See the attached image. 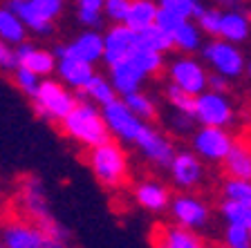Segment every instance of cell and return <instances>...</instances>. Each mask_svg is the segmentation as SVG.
I'll return each mask as SVG.
<instances>
[{
  "label": "cell",
  "instance_id": "d590c367",
  "mask_svg": "<svg viewBox=\"0 0 251 248\" xmlns=\"http://www.w3.org/2000/svg\"><path fill=\"white\" fill-rule=\"evenodd\" d=\"M195 21H198L200 29L204 31V36L215 38V36H220V25H222V9H220V7H204Z\"/></svg>",
  "mask_w": 251,
  "mask_h": 248
},
{
  "label": "cell",
  "instance_id": "f1b7e54d",
  "mask_svg": "<svg viewBox=\"0 0 251 248\" xmlns=\"http://www.w3.org/2000/svg\"><path fill=\"white\" fill-rule=\"evenodd\" d=\"M222 199L231 202H240L251 206V179H240V177H225L222 186H220Z\"/></svg>",
  "mask_w": 251,
  "mask_h": 248
},
{
  "label": "cell",
  "instance_id": "e0dca14e",
  "mask_svg": "<svg viewBox=\"0 0 251 248\" xmlns=\"http://www.w3.org/2000/svg\"><path fill=\"white\" fill-rule=\"evenodd\" d=\"M16 54H18V63L23 68L36 72L38 76L47 78L56 74V65H58V56L54 54V49H45V47H38L34 43H21L16 47Z\"/></svg>",
  "mask_w": 251,
  "mask_h": 248
},
{
  "label": "cell",
  "instance_id": "7402d4cb",
  "mask_svg": "<svg viewBox=\"0 0 251 248\" xmlns=\"http://www.w3.org/2000/svg\"><path fill=\"white\" fill-rule=\"evenodd\" d=\"M7 7H11L16 14L21 16L23 23L27 25V29L34 31L36 36H52L54 23L38 14L36 7L31 5V0H7Z\"/></svg>",
  "mask_w": 251,
  "mask_h": 248
},
{
  "label": "cell",
  "instance_id": "6da1fadb",
  "mask_svg": "<svg viewBox=\"0 0 251 248\" xmlns=\"http://www.w3.org/2000/svg\"><path fill=\"white\" fill-rule=\"evenodd\" d=\"M63 135L72 139L74 143L83 145V148H97V145L110 141V130L103 119L101 105L92 103L88 98H78L76 108L61 121Z\"/></svg>",
  "mask_w": 251,
  "mask_h": 248
},
{
  "label": "cell",
  "instance_id": "ba28073f",
  "mask_svg": "<svg viewBox=\"0 0 251 248\" xmlns=\"http://www.w3.org/2000/svg\"><path fill=\"white\" fill-rule=\"evenodd\" d=\"M209 76L211 74L206 69V63L198 61L193 54H182L168 63V81L195 96L209 90Z\"/></svg>",
  "mask_w": 251,
  "mask_h": 248
},
{
  "label": "cell",
  "instance_id": "7c38bea8",
  "mask_svg": "<svg viewBox=\"0 0 251 248\" xmlns=\"http://www.w3.org/2000/svg\"><path fill=\"white\" fill-rule=\"evenodd\" d=\"M204 163L206 161L195 150H177L171 165L166 168L173 186L177 190H195V188H200L204 183V177H206Z\"/></svg>",
  "mask_w": 251,
  "mask_h": 248
},
{
  "label": "cell",
  "instance_id": "d4e9b609",
  "mask_svg": "<svg viewBox=\"0 0 251 248\" xmlns=\"http://www.w3.org/2000/svg\"><path fill=\"white\" fill-rule=\"evenodd\" d=\"M27 25L23 23V18L16 14L11 7H0V38L7 43H11L14 47H18L21 43L27 41Z\"/></svg>",
  "mask_w": 251,
  "mask_h": 248
},
{
  "label": "cell",
  "instance_id": "cb8c5ba5",
  "mask_svg": "<svg viewBox=\"0 0 251 248\" xmlns=\"http://www.w3.org/2000/svg\"><path fill=\"white\" fill-rule=\"evenodd\" d=\"M173 43L175 49H179L182 54H195L202 52L204 47V31L200 29L198 21L193 23V18H186L177 29L173 31Z\"/></svg>",
  "mask_w": 251,
  "mask_h": 248
},
{
  "label": "cell",
  "instance_id": "484cf974",
  "mask_svg": "<svg viewBox=\"0 0 251 248\" xmlns=\"http://www.w3.org/2000/svg\"><path fill=\"white\" fill-rule=\"evenodd\" d=\"M157 11H159V2L157 0H132L128 18H126V25L132 27L135 31L146 29V27L155 25Z\"/></svg>",
  "mask_w": 251,
  "mask_h": 248
},
{
  "label": "cell",
  "instance_id": "f546056e",
  "mask_svg": "<svg viewBox=\"0 0 251 248\" xmlns=\"http://www.w3.org/2000/svg\"><path fill=\"white\" fill-rule=\"evenodd\" d=\"M139 43L146 47H152V49H157V52H162V54H168L171 49H175L173 34H168L166 29H162L157 23L139 31Z\"/></svg>",
  "mask_w": 251,
  "mask_h": 248
},
{
  "label": "cell",
  "instance_id": "603a6c76",
  "mask_svg": "<svg viewBox=\"0 0 251 248\" xmlns=\"http://www.w3.org/2000/svg\"><path fill=\"white\" fill-rule=\"evenodd\" d=\"M222 170L226 177H240V179H251V145L245 141H235L226 159L222 161Z\"/></svg>",
  "mask_w": 251,
  "mask_h": 248
},
{
  "label": "cell",
  "instance_id": "8992f818",
  "mask_svg": "<svg viewBox=\"0 0 251 248\" xmlns=\"http://www.w3.org/2000/svg\"><path fill=\"white\" fill-rule=\"evenodd\" d=\"M195 121L200 125H218V128H231L235 123V105L226 92L204 90L195 96Z\"/></svg>",
  "mask_w": 251,
  "mask_h": 248
},
{
  "label": "cell",
  "instance_id": "9c48e42d",
  "mask_svg": "<svg viewBox=\"0 0 251 248\" xmlns=\"http://www.w3.org/2000/svg\"><path fill=\"white\" fill-rule=\"evenodd\" d=\"M103 112V119L108 123V130L110 135L115 139L124 141V143H135V139L139 136L141 128L146 121L137 116L135 112L130 110V105L124 101V96H117L115 101H110L101 108Z\"/></svg>",
  "mask_w": 251,
  "mask_h": 248
},
{
  "label": "cell",
  "instance_id": "2e32d148",
  "mask_svg": "<svg viewBox=\"0 0 251 248\" xmlns=\"http://www.w3.org/2000/svg\"><path fill=\"white\" fill-rule=\"evenodd\" d=\"M103 34H99L97 29H90V27H85V31H81L74 41H70L68 45H58L56 49H54V54L56 56H65V54H70V56H78L83 58V61H90V63H99L103 61Z\"/></svg>",
  "mask_w": 251,
  "mask_h": 248
},
{
  "label": "cell",
  "instance_id": "277c9868",
  "mask_svg": "<svg viewBox=\"0 0 251 248\" xmlns=\"http://www.w3.org/2000/svg\"><path fill=\"white\" fill-rule=\"evenodd\" d=\"M76 94H72V88H68L61 78H58V81H54V78H43L41 85H38V92L31 98L34 112H36L43 121L61 123V121L76 108V103H78Z\"/></svg>",
  "mask_w": 251,
  "mask_h": 248
},
{
  "label": "cell",
  "instance_id": "f6af8a7d",
  "mask_svg": "<svg viewBox=\"0 0 251 248\" xmlns=\"http://www.w3.org/2000/svg\"><path fill=\"white\" fill-rule=\"evenodd\" d=\"M220 7H225V9H235V7L242 5V0H215Z\"/></svg>",
  "mask_w": 251,
  "mask_h": 248
},
{
  "label": "cell",
  "instance_id": "9a60e30c",
  "mask_svg": "<svg viewBox=\"0 0 251 248\" xmlns=\"http://www.w3.org/2000/svg\"><path fill=\"white\" fill-rule=\"evenodd\" d=\"M132 199L139 208H144L146 212H152V215H162L164 210L171 208L173 195L166 188V183L157 179H141L135 183L132 188Z\"/></svg>",
  "mask_w": 251,
  "mask_h": 248
},
{
  "label": "cell",
  "instance_id": "74e56055",
  "mask_svg": "<svg viewBox=\"0 0 251 248\" xmlns=\"http://www.w3.org/2000/svg\"><path fill=\"white\" fill-rule=\"evenodd\" d=\"M132 0H105L103 14L110 23H126Z\"/></svg>",
  "mask_w": 251,
  "mask_h": 248
},
{
  "label": "cell",
  "instance_id": "30bf717a",
  "mask_svg": "<svg viewBox=\"0 0 251 248\" xmlns=\"http://www.w3.org/2000/svg\"><path fill=\"white\" fill-rule=\"evenodd\" d=\"M168 212H171L173 222L182 224L186 228H193V230H204L211 222L209 203L191 190H182L173 197Z\"/></svg>",
  "mask_w": 251,
  "mask_h": 248
},
{
  "label": "cell",
  "instance_id": "5bb4252c",
  "mask_svg": "<svg viewBox=\"0 0 251 248\" xmlns=\"http://www.w3.org/2000/svg\"><path fill=\"white\" fill-rule=\"evenodd\" d=\"M103 61L105 65H115L119 61H128L139 45V31L128 27L126 23H115L103 34Z\"/></svg>",
  "mask_w": 251,
  "mask_h": 248
},
{
  "label": "cell",
  "instance_id": "d6a6232c",
  "mask_svg": "<svg viewBox=\"0 0 251 248\" xmlns=\"http://www.w3.org/2000/svg\"><path fill=\"white\" fill-rule=\"evenodd\" d=\"M124 101L128 105H130V110L137 114V116H141L144 121H152L157 116V105L155 101H152L151 96H148L146 92H141V90H137V92L128 94V96H124Z\"/></svg>",
  "mask_w": 251,
  "mask_h": 248
},
{
  "label": "cell",
  "instance_id": "7dc6e473",
  "mask_svg": "<svg viewBox=\"0 0 251 248\" xmlns=\"http://www.w3.org/2000/svg\"><path fill=\"white\" fill-rule=\"evenodd\" d=\"M249 18H251V7H249Z\"/></svg>",
  "mask_w": 251,
  "mask_h": 248
},
{
  "label": "cell",
  "instance_id": "b9f144b4",
  "mask_svg": "<svg viewBox=\"0 0 251 248\" xmlns=\"http://www.w3.org/2000/svg\"><path fill=\"white\" fill-rule=\"evenodd\" d=\"M103 11L101 9H85V7H78L76 18L83 27H90V29H99L103 25Z\"/></svg>",
  "mask_w": 251,
  "mask_h": 248
},
{
  "label": "cell",
  "instance_id": "4316f807",
  "mask_svg": "<svg viewBox=\"0 0 251 248\" xmlns=\"http://www.w3.org/2000/svg\"><path fill=\"white\" fill-rule=\"evenodd\" d=\"M78 96H81V98H88V101H92V103H97V105H101V108H103L105 103L115 101L119 94H117L115 85H112V81H110L108 76L94 74V76L90 78L88 85H85V88L78 92Z\"/></svg>",
  "mask_w": 251,
  "mask_h": 248
},
{
  "label": "cell",
  "instance_id": "7bdbcfd3",
  "mask_svg": "<svg viewBox=\"0 0 251 248\" xmlns=\"http://www.w3.org/2000/svg\"><path fill=\"white\" fill-rule=\"evenodd\" d=\"M229 85H231V78L222 76V74H218V72H213L209 76V88L215 90V92H226V90H229Z\"/></svg>",
  "mask_w": 251,
  "mask_h": 248
},
{
  "label": "cell",
  "instance_id": "8fae6325",
  "mask_svg": "<svg viewBox=\"0 0 251 248\" xmlns=\"http://www.w3.org/2000/svg\"><path fill=\"white\" fill-rule=\"evenodd\" d=\"M135 148L139 150V155L146 161H151L157 168H168L173 161V157L177 155V148L171 141V136L164 135L159 128L148 125V121L144 123L139 136L135 139Z\"/></svg>",
  "mask_w": 251,
  "mask_h": 248
},
{
  "label": "cell",
  "instance_id": "ffe728a7",
  "mask_svg": "<svg viewBox=\"0 0 251 248\" xmlns=\"http://www.w3.org/2000/svg\"><path fill=\"white\" fill-rule=\"evenodd\" d=\"M155 244L164 248H202L204 239L200 235V230H193V228H186L182 224L173 222L157 230Z\"/></svg>",
  "mask_w": 251,
  "mask_h": 248
},
{
  "label": "cell",
  "instance_id": "ee69618b",
  "mask_svg": "<svg viewBox=\"0 0 251 248\" xmlns=\"http://www.w3.org/2000/svg\"><path fill=\"white\" fill-rule=\"evenodd\" d=\"M76 7H85V9H101L103 11L105 0H74Z\"/></svg>",
  "mask_w": 251,
  "mask_h": 248
},
{
  "label": "cell",
  "instance_id": "ac0fdd59",
  "mask_svg": "<svg viewBox=\"0 0 251 248\" xmlns=\"http://www.w3.org/2000/svg\"><path fill=\"white\" fill-rule=\"evenodd\" d=\"M94 74H97L94 72V63L83 61V58H78V56H70V54L58 56L56 76L61 78L68 88L76 90V92H81V90L88 85Z\"/></svg>",
  "mask_w": 251,
  "mask_h": 248
},
{
  "label": "cell",
  "instance_id": "44dd1931",
  "mask_svg": "<svg viewBox=\"0 0 251 248\" xmlns=\"http://www.w3.org/2000/svg\"><path fill=\"white\" fill-rule=\"evenodd\" d=\"M251 36V18L240 7L235 9H222V25H220V38L242 45Z\"/></svg>",
  "mask_w": 251,
  "mask_h": 248
},
{
  "label": "cell",
  "instance_id": "4dcf8cb0",
  "mask_svg": "<svg viewBox=\"0 0 251 248\" xmlns=\"http://www.w3.org/2000/svg\"><path fill=\"white\" fill-rule=\"evenodd\" d=\"M220 217L225 219V224H240V226L251 228V206L222 199L220 202Z\"/></svg>",
  "mask_w": 251,
  "mask_h": 248
},
{
  "label": "cell",
  "instance_id": "8d00e7d4",
  "mask_svg": "<svg viewBox=\"0 0 251 248\" xmlns=\"http://www.w3.org/2000/svg\"><path fill=\"white\" fill-rule=\"evenodd\" d=\"M157 2H159V7H166L184 18H198L200 11L204 9L202 0H157Z\"/></svg>",
  "mask_w": 251,
  "mask_h": 248
},
{
  "label": "cell",
  "instance_id": "7a4b0ae2",
  "mask_svg": "<svg viewBox=\"0 0 251 248\" xmlns=\"http://www.w3.org/2000/svg\"><path fill=\"white\" fill-rule=\"evenodd\" d=\"M88 165L92 170L94 179L108 190H117V188L124 186L128 181V172H130L128 155L115 141H105V143L97 145V148H90Z\"/></svg>",
  "mask_w": 251,
  "mask_h": 248
},
{
  "label": "cell",
  "instance_id": "e575fe53",
  "mask_svg": "<svg viewBox=\"0 0 251 248\" xmlns=\"http://www.w3.org/2000/svg\"><path fill=\"white\" fill-rule=\"evenodd\" d=\"M11 76H14L16 88L29 98H34V94L38 92V85H41V81H43V76H38L36 72H31V69L23 68V65H18V68L11 72Z\"/></svg>",
  "mask_w": 251,
  "mask_h": 248
},
{
  "label": "cell",
  "instance_id": "3957f363",
  "mask_svg": "<svg viewBox=\"0 0 251 248\" xmlns=\"http://www.w3.org/2000/svg\"><path fill=\"white\" fill-rule=\"evenodd\" d=\"M21 203L25 208L27 217L31 222H36L38 226L45 230L50 237L56 242V246H68V230L52 217V210H50V203H47V195L45 188H43L41 179L36 177H27L21 183Z\"/></svg>",
  "mask_w": 251,
  "mask_h": 248
},
{
  "label": "cell",
  "instance_id": "60d3db41",
  "mask_svg": "<svg viewBox=\"0 0 251 248\" xmlns=\"http://www.w3.org/2000/svg\"><path fill=\"white\" fill-rule=\"evenodd\" d=\"M186 21L184 16H179V14H175V11H171V9H166V7H159V11H157V25L162 27V29H166L168 34H173V31L177 29L182 23Z\"/></svg>",
  "mask_w": 251,
  "mask_h": 248
},
{
  "label": "cell",
  "instance_id": "d6986e66",
  "mask_svg": "<svg viewBox=\"0 0 251 248\" xmlns=\"http://www.w3.org/2000/svg\"><path fill=\"white\" fill-rule=\"evenodd\" d=\"M108 69H110L108 78L112 81V85H115L119 96H128V94L141 90L144 81L148 78L130 58H128V61H119V63H115V65H108Z\"/></svg>",
  "mask_w": 251,
  "mask_h": 248
},
{
  "label": "cell",
  "instance_id": "5b68a950",
  "mask_svg": "<svg viewBox=\"0 0 251 248\" xmlns=\"http://www.w3.org/2000/svg\"><path fill=\"white\" fill-rule=\"evenodd\" d=\"M202 58L206 63V68L231 78V81L247 74V58L242 54L240 45L226 41V38H209L202 47Z\"/></svg>",
  "mask_w": 251,
  "mask_h": 248
},
{
  "label": "cell",
  "instance_id": "ab89813d",
  "mask_svg": "<svg viewBox=\"0 0 251 248\" xmlns=\"http://www.w3.org/2000/svg\"><path fill=\"white\" fill-rule=\"evenodd\" d=\"M31 5L36 7V11L41 16H45L47 21H56L58 16L65 9V2L63 0H31Z\"/></svg>",
  "mask_w": 251,
  "mask_h": 248
},
{
  "label": "cell",
  "instance_id": "1f68e13d",
  "mask_svg": "<svg viewBox=\"0 0 251 248\" xmlns=\"http://www.w3.org/2000/svg\"><path fill=\"white\" fill-rule=\"evenodd\" d=\"M164 96H166L168 105L177 112H186V114H193L195 112V94H188L186 90H182L179 85L168 81L166 90H164Z\"/></svg>",
  "mask_w": 251,
  "mask_h": 248
},
{
  "label": "cell",
  "instance_id": "f35d334b",
  "mask_svg": "<svg viewBox=\"0 0 251 248\" xmlns=\"http://www.w3.org/2000/svg\"><path fill=\"white\" fill-rule=\"evenodd\" d=\"M18 54H16V47L11 43L2 41L0 38V72H7L11 74L16 68H18Z\"/></svg>",
  "mask_w": 251,
  "mask_h": 248
},
{
  "label": "cell",
  "instance_id": "4fadbf2b",
  "mask_svg": "<svg viewBox=\"0 0 251 248\" xmlns=\"http://www.w3.org/2000/svg\"><path fill=\"white\" fill-rule=\"evenodd\" d=\"M0 242L7 248H58L36 222H9L0 230Z\"/></svg>",
  "mask_w": 251,
  "mask_h": 248
},
{
  "label": "cell",
  "instance_id": "83f0119b",
  "mask_svg": "<svg viewBox=\"0 0 251 248\" xmlns=\"http://www.w3.org/2000/svg\"><path fill=\"white\" fill-rule=\"evenodd\" d=\"M130 61L135 63L137 68L146 74V76H155V74H159L162 68H164V54L157 52V49H152V47L141 45V43L137 45L135 52H132Z\"/></svg>",
  "mask_w": 251,
  "mask_h": 248
},
{
  "label": "cell",
  "instance_id": "836d02e7",
  "mask_svg": "<svg viewBox=\"0 0 251 248\" xmlns=\"http://www.w3.org/2000/svg\"><path fill=\"white\" fill-rule=\"evenodd\" d=\"M222 244L226 248H249L251 246V228L240 224H225Z\"/></svg>",
  "mask_w": 251,
  "mask_h": 248
},
{
  "label": "cell",
  "instance_id": "52a82bcc",
  "mask_svg": "<svg viewBox=\"0 0 251 248\" xmlns=\"http://www.w3.org/2000/svg\"><path fill=\"white\" fill-rule=\"evenodd\" d=\"M233 145H235V136L229 132V128L200 125L193 135H191V148L206 163H222Z\"/></svg>",
  "mask_w": 251,
  "mask_h": 248
},
{
  "label": "cell",
  "instance_id": "bcb514c9",
  "mask_svg": "<svg viewBox=\"0 0 251 248\" xmlns=\"http://www.w3.org/2000/svg\"><path fill=\"white\" fill-rule=\"evenodd\" d=\"M247 76H249V81H251V61L247 63Z\"/></svg>",
  "mask_w": 251,
  "mask_h": 248
}]
</instances>
